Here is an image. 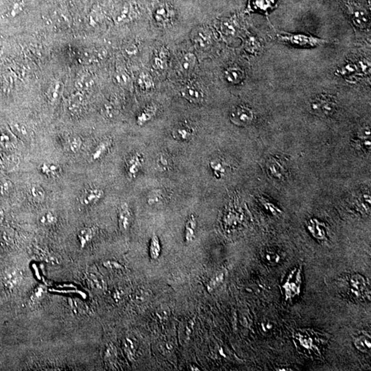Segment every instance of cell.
Returning a JSON list of instances; mask_svg holds the SVG:
<instances>
[{
	"mask_svg": "<svg viewBox=\"0 0 371 371\" xmlns=\"http://www.w3.org/2000/svg\"><path fill=\"white\" fill-rule=\"evenodd\" d=\"M282 42L298 48H315L328 43V41L304 33H288L277 35Z\"/></svg>",
	"mask_w": 371,
	"mask_h": 371,
	"instance_id": "6da1fadb",
	"label": "cell"
},
{
	"mask_svg": "<svg viewBox=\"0 0 371 371\" xmlns=\"http://www.w3.org/2000/svg\"><path fill=\"white\" fill-rule=\"evenodd\" d=\"M310 108L312 112L317 115L330 116L335 112L336 101L329 94H321L312 99Z\"/></svg>",
	"mask_w": 371,
	"mask_h": 371,
	"instance_id": "7a4b0ae2",
	"label": "cell"
},
{
	"mask_svg": "<svg viewBox=\"0 0 371 371\" xmlns=\"http://www.w3.org/2000/svg\"><path fill=\"white\" fill-rule=\"evenodd\" d=\"M254 119L252 109L245 105H239L231 111L230 119L232 123L238 126H247L252 123Z\"/></svg>",
	"mask_w": 371,
	"mask_h": 371,
	"instance_id": "3957f363",
	"label": "cell"
},
{
	"mask_svg": "<svg viewBox=\"0 0 371 371\" xmlns=\"http://www.w3.org/2000/svg\"><path fill=\"white\" fill-rule=\"evenodd\" d=\"M153 16L158 25L167 26L169 25L175 18V11L168 3H160L155 7Z\"/></svg>",
	"mask_w": 371,
	"mask_h": 371,
	"instance_id": "277c9868",
	"label": "cell"
},
{
	"mask_svg": "<svg viewBox=\"0 0 371 371\" xmlns=\"http://www.w3.org/2000/svg\"><path fill=\"white\" fill-rule=\"evenodd\" d=\"M191 40L196 49L206 51L213 44L211 34L208 29L204 27L197 28L191 35Z\"/></svg>",
	"mask_w": 371,
	"mask_h": 371,
	"instance_id": "5b68a950",
	"label": "cell"
},
{
	"mask_svg": "<svg viewBox=\"0 0 371 371\" xmlns=\"http://www.w3.org/2000/svg\"><path fill=\"white\" fill-rule=\"evenodd\" d=\"M139 12L137 5L132 3H125L116 13L114 20L117 24H125L132 22L138 18Z\"/></svg>",
	"mask_w": 371,
	"mask_h": 371,
	"instance_id": "8992f818",
	"label": "cell"
},
{
	"mask_svg": "<svg viewBox=\"0 0 371 371\" xmlns=\"http://www.w3.org/2000/svg\"><path fill=\"white\" fill-rule=\"evenodd\" d=\"M181 95L190 103L198 104L204 101V92L195 85H188L181 90Z\"/></svg>",
	"mask_w": 371,
	"mask_h": 371,
	"instance_id": "52a82bcc",
	"label": "cell"
},
{
	"mask_svg": "<svg viewBox=\"0 0 371 371\" xmlns=\"http://www.w3.org/2000/svg\"><path fill=\"white\" fill-rule=\"evenodd\" d=\"M104 191L99 188H90L86 190L80 197L81 204L85 206L97 204L104 197Z\"/></svg>",
	"mask_w": 371,
	"mask_h": 371,
	"instance_id": "ba28073f",
	"label": "cell"
},
{
	"mask_svg": "<svg viewBox=\"0 0 371 371\" xmlns=\"http://www.w3.org/2000/svg\"><path fill=\"white\" fill-rule=\"evenodd\" d=\"M361 70L363 72L368 70V66H367V64H365L364 62H359L357 64H356V63L348 62L344 66H341L340 68H339L337 70L336 74L337 75L341 76V77H350L355 75Z\"/></svg>",
	"mask_w": 371,
	"mask_h": 371,
	"instance_id": "9c48e42d",
	"label": "cell"
},
{
	"mask_svg": "<svg viewBox=\"0 0 371 371\" xmlns=\"http://www.w3.org/2000/svg\"><path fill=\"white\" fill-rule=\"evenodd\" d=\"M132 221V214L130 208L127 203L122 204L119 208V228L123 232H127L130 228Z\"/></svg>",
	"mask_w": 371,
	"mask_h": 371,
	"instance_id": "30bf717a",
	"label": "cell"
},
{
	"mask_svg": "<svg viewBox=\"0 0 371 371\" xmlns=\"http://www.w3.org/2000/svg\"><path fill=\"white\" fill-rule=\"evenodd\" d=\"M143 163V156L140 154H135L127 160L126 169L129 178L134 179L137 176Z\"/></svg>",
	"mask_w": 371,
	"mask_h": 371,
	"instance_id": "8fae6325",
	"label": "cell"
},
{
	"mask_svg": "<svg viewBox=\"0 0 371 371\" xmlns=\"http://www.w3.org/2000/svg\"><path fill=\"white\" fill-rule=\"evenodd\" d=\"M224 78L228 84L238 85L245 79V73L242 68L238 66H230L224 71Z\"/></svg>",
	"mask_w": 371,
	"mask_h": 371,
	"instance_id": "7c38bea8",
	"label": "cell"
},
{
	"mask_svg": "<svg viewBox=\"0 0 371 371\" xmlns=\"http://www.w3.org/2000/svg\"><path fill=\"white\" fill-rule=\"evenodd\" d=\"M169 51L164 47L160 48L155 53L152 61L153 67L156 70H164L167 68L169 61Z\"/></svg>",
	"mask_w": 371,
	"mask_h": 371,
	"instance_id": "4fadbf2b",
	"label": "cell"
},
{
	"mask_svg": "<svg viewBox=\"0 0 371 371\" xmlns=\"http://www.w3.org/2000/svg\"><path fill=\"white\" fill-rule=\"evenodd\" d=\"M350 13V18L356 27L361 29L368 27L369 18L364 11L361 9L352 8Z\"/></svg>",
	"mask_w": 371,
	"mask_h": 371,
	"instance_id": "5bb4252c",
	"label": "cell"
},
{
	"mask_svg": "<svg viewBox=\"0 0 371 371\" xmlns=\"http://www.w3.org/2000/svg\"><path fill=\"white\" fill-rule=\"evenodd\" d=\"M197 65V57L193 53H187L181 57L179 68L184 73H190L194 70Z\"/></svg>",
	"mask_w": 371,
	"mask_h": 371,
	"instance_id": "9a60e30c",
	"label": "cell"
},
{
	"mask_svg": "<svg viewBox=\"0 0 371 371\" xmlns=\"http://www.w3.org/2000/svg\"><path fill=\"white\" fill-rule=\"evenodd\" d=\"M193 128L186 124H181L178 125L172 131L173 137L181 141L191 139L193 137Z\"/></svg>",
	"mask_w": 371,
	"mask_h": 371,
	"instance_id": "2e32d148",
	"label": "cell"
},
{
	"mask_svg": "<svg viewBox=\"0 0 371 371\" xmlns=\"http://www.w3.org/2000/svg\"><path fill=\"white\" fill-rule=\"evenodd\" d=\"M62 91V84L60 81H52L46 90V97L51 104H55L60 99Z\"/></svg>",
	"mask_w": 371,
	"mask_h": 371,
	"instance_id": "e0dca14e",
	"label": "cell"
},
{
	"mask_svg": "<svg viewBox=\"0 0 371 371\" xmlns=\"http://www.w3.org/2000/svg\"><path fill=\"white\" fill-rule=\"evenodd\" d=\"M158 112V108L156 105L150 104L147 107L139 114L136 119V123L139 126H143L146 123L150 121L153 118L156 116Z\"/></svg>",
	"mask_w": 371,
	"mask_h": 371,
	"instance_id": "ac0fdd59",
	"label": "cell"
},
{
	"mask_svg": "<svg viewBox=\"0 0 371 371\" xmlns=\"http://www.w3.org/2000/svg\"><path fill=\"white\" fill-rule=\"evenodd\" d=\"M197 226L196 218L193 215H191L186 221L185 231H184V239L186 243H191L195 239Z\"/></svg>",
	"mask_w": 371,
	"mask_h": 371,
	"instance_id": "d6986e66",
	"label": "cell"
},
{
	"mask_svg": "<svg viewBox=\"0 0 371 371\" xmlns=\"http://www.w3.org/2000/svg\"><path fill=\"white\" fill-rule=\"evenodd\" d=\"M97 232V228L94 227H86L79 232L77 237H78L79 242L82 248L94 239Z\"/></svg>",
	"mask_w": 371,
	"mask_h": 371,
	"instance_id": "ffe728a7",
	"label": "cell"
},
{
	"mask_svg": "<svg viewBox=\"0 0 371 371\" xmlns=\"http://www.w3.org/2000/svg\"><path fill=\"white\" fill-rule=\"evenodd\" d=\"M83 145V140L78 136H71L68 138L65 143V149L70 154H76L80 151Z\"/></svg>",
	"mask_w": 371,
	"mask_h": 371,
	"instance_id": "44dd1931",
	"label": "cell"
},
{
	"mask_svg": "<svg viewBox=\"0 0 371 371\" xmlns=\"http://www.w3.org/2000/svg\"><path fill=\"white\" fill-rule=\"evenodd\" d=\"M40 171L42 174L49 177L54 178L58 176L61 171L60 166L56 163H42L40 166Z\"/></svg>",
	"mask_w": 371,
	"mask_h": 371,
	"instance_id": "7402d4cb",
	"label": "cell"
},
{
	"mask_svg": "<svg viewBox=\"0 0 371 371\" xmlns=\"http://www.w3.org/2000/svg\"><path fill=\"white\" fill-rule=\"evenodd\" d=\"M105 14L102 8L99 5H96L92 7L90 11L89 20L90 25L97 26L99 24L102 23L105 20Z\"/></svg>",
	"mask_w": 371,
	"mask_h": 371,
	"instance_id": "603a6c76",
	"label": "cell"
},
{
	"mask_svg": "<svg viewBox=\"0 0 371 371\" xmlns=\"http://www.w3.org/2000/svg\"><path fill=\"white\" fill-rule=\"evenodd\" d=\"M105 57V52L103 50L95 51V50H90L86 51L83 53L81 60L85 63L97 62L100 60H103Z\"/></svg>",
	"mask_w": 371,
	"mask_h": 371,
	"instance_id": "cb8c5ba5",
	"label": "cell"
},
{
	"mask_svg": "<svg viewBox=\"0 0 371 371\" xmlns=\"http://www.w3.org/2000/svg\"><path fill=\"white\" fill-rule=\"evenodd\" d=\"M112 145V140L110 139H106L103 140L101 143L99 144L94 149L93 154L92 155V158L94 160H97L101 158V157L104 156L106 154L107 151L110 149V146Z\"/></svg>",
	"mask_w": 371,
	"mask_h": 371,
	"instance_id": "d4e9b609",
	"label": "cell"
},
{
	"mask_svg": "<svg viewBox=\"0 0 371 371\" xmlns=\"http://www.w3.org/2000/svg\"><path fill=\"white\" fill-rule=\"evenodd\" d=\"M138 84L140 88L145 91H149L152 90L154 87V79L150 75V74L147 73H143L140 74L138 79Z\"/></svg>",
	"mask_w": 371,
	"mask_h": 371,
	"instance_id": "484cf974",
	"label": "cell"
},
{
	"mask_svg": "<svg viewBox=\"0 0 371 371\" xmlns=\"http://www.w3.org/2000/svg\"><path fill=\"white\" fill-rule=\"evenodd\" d=\"M161 254V245L158 236L154 235L151 238L149 245V255L151 259L156 260Z\"/></svg>",
	"mask_w": 371,
	"mask_h": 371,
	"instance_id": "4316f807",
	"label": "cell"
},
{
	"mask_svg": "<svg viewBox=\"0 0 371 371\" xmlns=\"http://www.w3.org/2000/svg\"><path fill=\"white\" fill-rule=\"evenodd\" d=\"M245 49L251 54L257 53L261 49V43L256 37L251 35L245 40Z\"/></svg>",
	"mask_w": 371,
	"mask_h": 371,
	"instance_id": "83f0119b",
	"label": "cell"
},
{
	"mask_svg": "<svg viewBox=\"0 0 371 371\" xmlns=\"http://www.w3.org/2000/svg\"><path fill=\"white\" fill-rule=\"evenodd\" d=\"M29 193H30L31 197L36 202H43L45 199L46 192L44 188L38 184H31Z\"/></svg>",
	"mask_w": 371,
	"mask_h": 371,
	"instance_id": "f1b7e54d",
	"label": "cell"
},
{
	"mask_svg": "<svg viewBox=\"0 0 371 371\" xmlns=\"http://www.w3.org/2000/svg\"><path fill=\"white\" fill-rule=\"evenodd\" d=\"M58 220L56 213L53 211H48L44 213L40 218V222L42 226H51L55 224Z\"/></svg>",
	"mask_w": 371,
	"mask_h": 371,
	"instance_id": "f546056e",
	"label": "cell"
},
{
	"mask_svg": "<svg viewBox=\"0 0 371 371\" xmlns=\"http://www.w3.org/2000/svg\"><path fill=\"white\" fill-rule=\"evenodd\" d=\"M224 279V272H219L217 273V274H216L215 276H214L210 280V281L208 282L207 285L208 291H209V292H212V291L215 290V289H217V288L219 287V286L220 285L221 283H222Z\"/></svg>",
	"mask_w": 371,
	"mask_h": 371,
	"instance_id": "4dcf8cb0",
	"label": "cell"
},
{
	"mask_svg": "<svg viewBox=\"0 0 371 371\" xmlns=\"http://www.w3.org/2000/svg\"><path fill=\"white\" fill-rule=\"evenodd\" d=\"M115 78L118 84L120 86L123 87L129 86L131 84V79L126 73V71L123 69H118L116 71Z\"/></svg>",
	"mask_w": 371,
	"mask_h": 371,
	"instance_id": "1f68e13d",
	"label": "cell"
},
{
	"mask_svg": "<svg viewBox=\"0 0 371 371\" xmlns=\"http://www.w3.org/2000/svg\"><path fill=\"white\" fill-rule=\"evenodd\" d=\"M25 0H17V1L15 2V3L13 4L10 9H9V16L12 17V18H14V17L21 14L22 11H23L24 9H25Z\"/></svg>",
	"mask_w": 371,
	"mask_h": 371,
	"instance_id": "d6a6232c",
	"label": "cell"
},
{
	"mask_svg": "<svg viewBox=\"0 0 371 371\" xmlns=\"http://www.w3.org/2000/svg\"><path fill=\"white\" fill-rule=\"evenodd\" d=\"M162 199H163V195H162V191L155 190L149 193L147 202L150 205L158 204L161 202Z\"/></svg>",
	"mask_w": 371,
	"mask_h": 371,
	"instance_id": "836d02e7",
	"label": "cell"
},
{
	"mask_svg": "<svg viewBox=\"0 0 371 371\" xmlns=\"http://www.w3.org/2000/svg\"><path fill=\"white\" fill-rule=\"evenodd\" d=\"M356 347L360 350H368L370 348V339L367 336H361L358 337L355 341Z\"/></svg>",
	"mask_w": 371,
	"mask_h": 371,
	"instance_id": "e575fe53",
	"label": "cell"
},
{
	"mask_svg": "<svg viewBox=\"0 0 371 371\" xmlns=\"http://www.w3.org/2000/svg\"><path fill=\"white\" fill-rule=\"evenodd\" d=\"M92 79L88 78L87 75L82 76L77 79L76 82V87L79 90H87L91 86Z\"/></svg>",
	"mask_w": 371,
	"mask_h": 371,
	"instance_id": "d590c367",
	"label": "cell"
},
{
	"mask_svg": "<svg viewBox=\"0 0 371 371\" xmlns=\"http://www.w3.org/2000/svg\"><path fill=\"white\" fill-rule=\"evenodd\" d=\"M210 166L212 170H213L214 174L218 178H220L221 175H222L225 173V169L223 167V164L219 160H213V161L210 162Z\"/></svg>",
	"mask_w": 371,
	"mask_h": 371,
	"instance_id": "8d00e7d4",
	"label": "cell"
},
{
	"mask_svg": "<svg viewBox=\"0 0 371 371\" xmlns=\"http://www.w3.org/2000/svg\"><path fill=\"white\" fill-rule=\"evenodd\" d=\"M221 30L222 32L226 35H232L235 33V26L231 20H226L223 22L221 25Z\"/></svg>",
	"mask_w": 371,
	"mask_h": 371,
	"instance_id": "74e56055",
	"label": "cell"
},
{
	"mask_svg": "<svg viewBox=\"0 0 371 371\" xmlns=\"http://www.w3.org/2000/svg\"><path fill=\"white\" fill-rule=\"evenodd\" d=\"M12 187V183L10 180L5 178H0V194L2 195L8 194Z\"/></svg>",
	"mask_w": 371,
	"mask_h": 371,
	"instance_id": "f35d334b",
	"label": "cell"
},
{
	"mask_svg": "<svg viewBox=\"0 0 371 371\" xmlns=\"http://www.w3.org/2000/svg\"><path fill=\"white\" fill-rule=\"evenodd\" d=\"M11 142V134L5 129H0V145L6 147L10 145Z\"/></svg>",
	"mask_w": 371,
	"mask_h": 371,
	"instance_id": "ab89813d",
	"label": "cell"
},
{
	"mask_svg": "<svg viewBox=\"0 0 371 371\" xmlns=\"http://www.w3.org/2000/svg\"><path fill=\"white\" fill-rule=\"evenodd\" d=\"M14 130L17 134L20 135L22 137L27 138L29 136V131H28L27 127L25 125H22V124H15Z\"/></svg>",
	"mask_w": 371,
	"mask_h": 371,
	"instance_id": "60d3db41",
	"label": "cell"
},
{
	"mask_svg": "<svg viewBox=\"0 0 371 371\" xmlns=\"http://www.w3.org/2000/svg\"><path fill=\"white\" fill-rule=\"evenodd\" d=\"M87 279L90 282L92 287L97 288V289H101L103 287L102 282H101V280L95 274H88Z\"/></svg>",
	"mask_w": 371,
	"mask_h": 371,
	"instance_id": "b9f144b4",
	"label": "cell"
},
{
	"mask_svg": "<svg viewBox=\"0 0 371 371\" xmlns=\"http://www.w3.org/2000/svg\"><path fill=\"white\" fill-rule=\"evenodd\" d=\"M103 265L109 269H121L123 268V265L121 263L114 261H110V260L103 262Z\"/></svg>",
	"mask_w": 371,
	"mask_h": 371,
	"instance_id": "7bdbcfd3",
	"label": "cell"
},
{
	"mask_svg": "<svg viewBox=\"0 0 371 371\" xmlns=\"http://www.w3.org/2000/svg\"><path fill=\"white\" fill-rule=\"evenodd\" d=\"M125 351H126L127 355L128 356L129 359L132 360L133 358L134 357V348L132 340H130V339H127V343L125 344Z\"/></svg>",
	"mask_w": 371,
	"mask_h": 371,
	"instance_id": "ee69618b",
	"label": "cell"
},
{
	"mask_svg": "<svg viewBox=\"0 0 371 371\" xmlns=\"http://www.w3.org/2000/svg\"><path fill=\"white\" fill-rule=\"evenodd\" d=\"M159 163H160L159 164V165H160V167L164 168V169H165L166 167H169V164H168L167 159L164 158V157L163 156L161 157L160 160H159Z\"/></svg>",
	"mask_w": 371,
	"mask_h": 371,
	"instance_id": "f6af8a7d",
	"label": "cell"
},
{
	"mask_svg": "<svg viewBox=\"0 0 371 371\" xmlns=\"http://www.w3.org/2000/svg\"><path fill=\"white\" fill-rule=\"evenodd\" d=\"M194 324H195V322H194V321L193 320L190 321L189 323H188L187 327V331H186V333H187L188 336H189L190 334L192 333V331H193V327L194 326Z\"/></svg>",
	"mask_w": 371,
	"mask_h": 371,
	"instance_id": "bcb514c9",
	"label": "cell"
},
{
	"mask_svg": "<svg viewBox=\"0 0 371 371\" xmlns=\"http://www.w3.org/2000/svg\"><path fill=\"white\" fill-rule=\"evenodd\" d=\"M4 218V213L3 210H0V221L3 220Z\"/></svg>",
	"mask_w": 371,
	"mask_h": 371,
	"instance_id": "7dc6e473",
	"label": "cell"
},
{
	"mask_svg": "<svg viewBox=\"0 0 371 371\" xmlns=\"http://www.w3.org/2000/svg\"><path fill=\"white\" fill-rule=\"evenodd\" d=\"M191 368H192L191 370H199V369H198V368H197V367H195V366H191Z\"/></svg>",
	"mask_w": 371,
	"mask_h": 371,
	"instance_id": "c3c4849f",
	"label": "cell"
}]
</instances>
